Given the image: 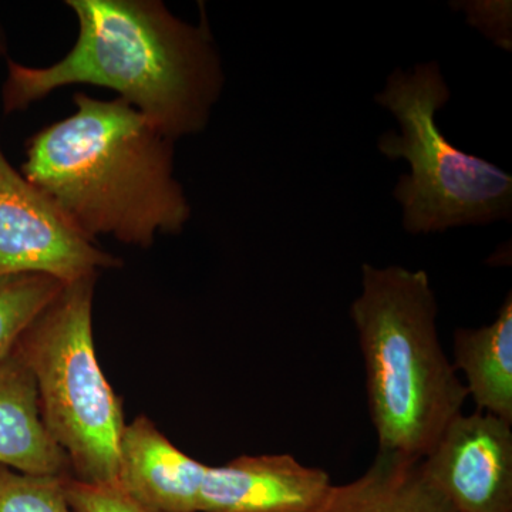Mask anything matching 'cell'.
Returning <instances> with one entry per match:
<instances>
[{"label": "cell", "mask_w": 512, "mask_h": 512, "mask_svg": "<svg viewBox=\"0 0 512 512\" xmlns=\"http://www.w3.org/2000/svg\"><path fill=\"white\" fill-rule=\"evenodd\" d=\"M205 467L146 416L124 427L117 487L146 512H198Z\"/></svg>", "instance_id": "9"}, {"label": "cell", "mask_w": 512, "mask_h": 512, "mask_svg": "<svg viewBox=\"0 0 512 512\" xmlns=\"http://www.w3.org/2000/svg\"><path fill=\"white\" fill-rule=\"evenodd\" d=\"M97 278L66 285L29 326L15 352L36 380L40 412L82 483L117 485L124 414L97 360L93 298Z\"/></svg>", "instance_id": "5"}, {"label": "cell", "mask_w": 512, "mask_h": 512, "mask_svg": "<svg viewBox=\"0 0 512 512\" xmlns=\"http://www.w3.org/2000/svg\"><path fill=\"white\" fill-rule=\"evenodd\" d=\"M8 55V39H6L5 32L0 28V60Z\"/></svg>", "instance_id": "17"}, {"label": "cell", "mask_w": 512, "mask_h": 512, "mask_svg": "<svg viewBox=\"0 0 512 512\" xmlns=\"http://www.w3.org/2000/svg\"><path fill=\"white\" fill-rule=\"evenodd\" d=\"M121 261L84 238L0 147V276L42 274L64 285Z\"/></svg>", "instance_id": "6"}, {"label": "cell", "mask_w": 512, "mask_h": 512, "mask_svg": "<svg viewBox=\"0 0 512 512\" xmlns=\"http://www.w3.org/2000/svg\"><path fill=\"white\" fill-rule=\"evenodd\" d=\"M308 512H457L430 483L421 458L379 450L362 477L329 485Z\"/></svg>", "instance_id": "11"}, {"label": "cell", "mask_w": 512, "mask_h": 512, "mask_svg": "<svg viewBox=\"0 0 512 512\" xmlns=\"http://www.w3.org/2000/svg\"><path fill=\"white\" fill-rule=\"evenodd\" d=\"M79 25L70 52L46 67L9 60L3 82L5 114L28 110L56 90H113L173 140L207 128L225 76L202 13L198 25L177 18L161 0H66Z\"/></svg>", "instance_id": "1"}, {"label": "cell", "mask_w": 512, "mask_h": 512, "mask_svg": "<svg viewBox=\"0 0 512 512\" xmlns=\"http://www.w3.org/2000/svg\"><path fill=\"white\" fill-rule=\"evenodd\" d=\"M0 466L32 474H70L66 453L40 412L36 380L18 353L0 363Z\"/></svg>", "instance_id": "10"}, {"label": "cell", "mask_w": 512, "mask_h": 512, "mask_svg": "<svg viewBox=\"0 0 512 512\" xmlns=\"http://www.w3.org/2000/svg\"><path fill=\"white\" fill-rule=\"evenodd\" d=\"M437 62L393 70L376 103L396 117L400 133L386 131L377 148L389 160H406L409 174L393 190L409 234H437L466 225L511 221L512 177L483 158L454 147L437 126L450 101Z\"/></svg>", "instance_id": "4"}, {"label": "cell", "mask_w": 512, "mask_h": 512, "mask_svg": "<svg viewBox=\"0 0 512 512\" xmlns=\"http://www.w3.org/2000/svg\"><path fill=\"white\" fill-rule=\"evenodd\" d=\"M63 476H32L0 466V512H74Z\"/></svg>", "instance_id": "14"}, {"label": "cell", "mask_w": 512, "mask_h": 512, "mask_svg": "<svg viewBox=\"0 0 512 512\" xmlns=\"http://www.w3.org/2000/svg\"><path fill=\"white\" fill-rule=\"evenodd\" d=\"M64 284L42 274L0 276V363L13 355L23 333L47 306Z\"/></svg>", "instance_id": "13"}, {"label": "cell", "mask_w": 512, "mask_h": 512, "mask_svg": "<svg viewBox=\"0 0 512 512\" xmlns=\"http://www.w3.org/2000/svg\"><path fill=\"white\" fill-rule=\"evenodd\" d=\"M74 113L26 141L20 171L84 238L151 248L178 235L191 204L175 177L174 141L119 99L73 96Z\"/></svg>", "instance_id": "2"}, {"label": "cell", "mask_w": 512, "mask_h": 512, "mask_svg": "<svg viewBox=\"0 0 512 512\" xmlns=\"http://www.w3.org/2000/svg\"><path fill=\"white\" fill-rule=\"evenodd\" d=\"M456 365L467 377L468 396L478 410L512 424V293L497 319L477 329L454 333Z\"/></svg>", "instance_id": "12"}, {"label": "cell", "mask_w": 512, "mask_h": 512, "mask_svg": "<svg viewBox=\"0 0 512 512\" xmlns=\"http://www.w3.org/2000/svg\"><path fill=\"white\" fill-rule=\"evenodd\" d=\"M421 467L457 512H512L511 424L494 414H458Z\"/></svg>", "instance_id": "7"}, {"label": "cell", "mask_w": 512, "mask_h": 512, "mask_svg": "<svg viewBox=\"0 0 512 512\" xmlns=\"http://www.w3.org/2000/svg\"><path fill=\"white\" fill-rule=\"evenodd\" d=\"M329 485L326 471L291 454L242 456L205 467L198 512H308Z\"/></svg>", "instance_id": "8"}, {"label": "cell", "mask_w": 512, "mask_h": 512, "mask_svg": "<svg viewBox=\"0 0 512 512\" xmlns=\"http://www.w3.org/2000/svg\"><path fill=\"white\" fill-rule=\"evenodd\" d=\"M64 491L74 512H146L117 485L86 484L69 474Z\"/></svg>", "instance_id": "16"}, {"label": "cell", "mask_w": 512, "mask_h": 512, "mask_svg": "<svg viewBox=\"0 0 512 512\" xmlns=\"http://www.w3.org/2000/svg\"><path fill=\"white\" fill-rule=\"evenodd\" d=\"M436 295L426 271L362 266L350 306L366 366L379 450L423 458L468 396L441 348Z\"/></svg>", "instance_id": "3"}, {"label": "cell", "mask_w": 512, "mask_h": 512, "mask_svg": "<svg viewBox=\"0 0 512 512\" xmlns=\"http://www.w3.org/2000/svg\"><path fill=\"white\" fill-rule=\"evenodd\" d=\"M451 8L463 10L467 23L501 49H512V13L511 2L505 0H470L453 2Z\"/></svg>", "instance_id": "15"}]
</instances>
